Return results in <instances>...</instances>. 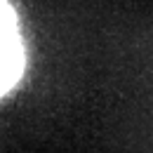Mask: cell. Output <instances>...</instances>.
Returning a JSON list of instances; mask_svg holds the SVG:
<instances>
[{"label":"cell","mask_w":153,"mask_h":153,"mask_svg":"<svg viewBox=\"0 0 153 153\" xmlns=\"http://www.w3.org/2000/svg\"><path fill=\"white\" fill-rule=\"evenodd\" d=\"M26 66V47L19 19L7 0H0V97L10 92Z\"/></svg>","instance_id":"cell-1"}]
</instances>
